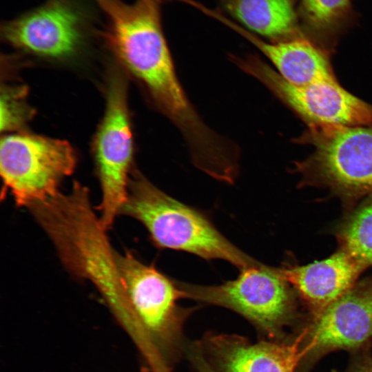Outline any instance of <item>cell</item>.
<instances>
[{
    "label": "cell",
    "instance_id": "cell-7",
    "mask_svg": "<svg viewBox=\"0 0 372 372\" xmlns=\"http://www.w3.org/2000/svg\"><path fill=\"white\" fill-rule=\"evenodd\" d=\"M94 148L102 192L99 218L107 229L126 200L133 156L126 85L118 75L112 76L109 81L105 112Z\"/></svg>",
    "mask_w": 372,
    "mask_h": 372
},
{
    "label": "cell",
    "instance_id": "cell-12",
    "mask_svg": "<svg viewBox=\"0 0 372 372\" xmlns=\"http://www.w3.org/2000/svg\"><path fill=\"white\" fill-rule=\"evenodd\" d=\"M195 9L234 30L259 50L288 83L302 86L335 79L327 52L319 45L298 36L267 42L231 20L218 10L196 2Z\"/></svg>",
    "mask_w": 372,
    "mask_h": 372
},
{
    "label": "cell",
    "instance_id": "cell-3",
    "mask_svg": "<svg viewBox=\"0 0 372 372\" xmlns=\"http://www.w3.org/2000/svg\"><path fill=\"white\" fill-rule=\"evenodd\" d=\"M298 140L314 147L296 163L302 184L326 187L349 199L372 196V127L308 124Z\"/></svg>",
    "mask_w": 372,
    "mask_h": 372
},
{
    "label": "cell",
    "instance_id": "cell-5",
    "mask_svg": "<svg viewBox=\"0 0 372 372\" xmlns=\"http://www.w3.org/2000/svg\"><path fill=\"white\" fill-rule=\"evenodd\" d=\"M76 163L74 150L66 141L28 133L1 140V176L5 191L19 207H28L57 194Z\"/></svg>",
    "mask_w": 372,
    "mask_h": 372
},
{
    "label": "cell",
    "instance_id": "cell-1",
    "mask_svg": "<svg viewBox=\"0 0 372 372\" xmlns=\"http://www.w3.org/2000/svg\"><path fill=\"white\" fill-rule=\"evenodd\" d=\"M28 209L67 270L92 282L123 322L137 325L116 265V250L94 211L89 189L75 181L67 194L59 192Z\"/></svg>",
    "mask_w": 372,
    "mask_h": 372
},
{
    "label": "cell",
    "instance_id": "cell-10",
    "mask_svg": "<svg viewBox=\"0 0 372 372\" xmlns=\"http://www.w3.org/2000/svg\"><path fill=\"white\" fill-rule=\"evenodd\" d=\"M83 13L66 0H50L1 27L2 37L10 45L32 54L61 59L80 45Z\"/></svg>",
    "mask_w": 372,
    "mask_h": 372
},
{
    "label": "cell",
    "instance_id": "cell-11",
    "mask_svg": "<svg viewBox=\"0 0 372 372\" xmlns=\"http://www.w3.org/2000/svg\"><path fill=\"white\" fill-rule=\"evenodd\" d=\"M306 355L352 349L372 339V278L355 285L318 316L307 331Z\"/></svg>",
    "mask_w": 372,
    "mask_h": 372
},
{
    "label": "cell",
    "instance_id": "cell-18",
    "mask_svg": "<svg viewBox=\"0 0 372 372\" xmlns=\"http://www.w3.org/2000/svg\"><path fill=\"white\" fill-rule=\"evenodd\" d=\"M356 372H372V362L363 366L361 369L358 370Z\"/></svg>",
    "mask_w": 372,
    "mask_h": 372
},
{
    "label": "cell",
    "instance_id": "cell-13",
    "mask_svg": "<svg viewBox=\"0 0 372 372\" xmlns=\"http://www.w3.org/2000/svg\"><path fill=\"white\" fill-rule=\"evenodd\" d=\"M278 269L315 317L346 294L364 271L339 249L325 259Z\"/></svg>",
    "mask_w": 372,
    "mask_h": 372
},
{
    "label": "cell",
    "instance_id": "cell-14",
    "mask_svg": "<svg viewBox=\"0 0 372 372\" xmlns=\"http://www.w3.org/2000/svg\"><path fill=\"white\" fill-rule=\"evenodd\" d=\"M299 0H222L243 28L272 41L300 36Z\"/></svg>",
    "mask_w": 372,
    "mask_h": 372
},
{
    "label": "cell",
    "instance_id": "cell-8",
    "mask_svg": "<svg viewBox=\"0 0 372 372\" xmlns=\"http://www.w3.org/2000/svg\"><path fill=\"white\" fill-rule=\"evenodd\" d=\"M232 60L244 72L262 83L308 124L372 125V105L347 91L336 79L298 86L288 83L255 56L233 57Z\"/></svg>",
    "mask_w": 372,
    "mask_h": 372
},
{
    "label": "cell",
    "instance_id": "cell-16",
    "mask_svg": "<svg viewBox=\"0 0 372 372\" xmlns=\"http://www.w3.org/2000/svg\"><path fill=\"white\" fill-rule=\"evenodd\" d=\"M336 238L339 249L363 270L372 266V196L340 225Z\"/></svg>",
    "mask_w": 372,
    "mask_h": 372
},
{
    "label": "cell",
    "instance_id": "cell-6",
    "mask_svg": "<svg viewBox=\"0 0 372 372\" xmlns=\"http://www.w3.org/2000/svg\"><path fill=\"white\" fill-rule=\"evenodd\" d=\"M115 259L134 316L140 328L164 349L176 348L183 323L193 309L181 307L176 280L132 252L115 251Z\"/></svg>",
    "mask_w": 372,
    "mask_h": 372
},
{
    "label": "cell",
    "instance_id": "cell-17",
    "mask_svg": "<svg viewBox=\"0 0 372 372\" xmlns=\"http://www.w3.org/2000/svg\"><path fill=\"white\" fill-rule=\"evenodd\" d=\"M23 87H5L1 96V130H9L20 126L31 114L24 99Z\"/></svg>",
    "mask_w": 372,
    "mask_h": 372
},
{
    "label": "cell",
    "instance_id": "cell-4",
    "mask_svg": "<svg viewBox=\"0 0 372 372\" xmlns=\"http://www.w3.org/2000/svg\"><path fill=\"white\" fill-rule=\"evenodd\" d=\"M182 298L223 307L240 315L270 338L278 336L293 317V288L278 267L261 262L240 271L234 280L201 285L176 280Z\"/></svg>",
    "mask_w": 372,
    "mask_h": 372
},
{
    "label": "cell",
    "instance_id": "cell-2",
    "mask_svg": "<svg viewBox=\"0 0 372 372\" xmlns=\"http://www.w3.org/2000/svg\"><path fill=\"white\" fill-rule=\"evenodd\" d=\"M121 214L142 223L159 249L223 260L240 271L260 263L226 238L204 213L163 192L137 171L130 178Z\"/></svg>",
    "mask_w": 372,
    "mask_h": 372
},
{
    "label": "cell",
    "instance_id": "cell-15",
    "mask_svg": "<svg viewBox=\"0 0 372 372\" xmlns=\"http://www.w3.org/2000/svg\"><path fill=\"white\" fill-rule=\"evenodd\" d=\"M300 28L322 44L334 42L353 22L351 0H299Z\"/></svg>",
    "mask_w": 372,
    "mask_h": 372
},
{
    "label": "cell",
    "instance_id": "cell-19",
    "mask_svg": "<svg viewBox=\"0 0 372 372\" xmlns=\"http://www.w3.org/2000/svg\"><path fill=\"white\" fill-rule=\"evenodd\" d=\"M97 1H99V0H97Z\"/></svg>",
    "mask_w": 372,
    "mask_h": 372
},
{
    "label": "cell",
    "instance_id": "cell-9",
    "mask_svg": "<svg viewBox=\"0 0 372 372\" xmlns=\"http://www.w3.org/2000/svg\"><path fill=\"white\" fill-rule=\"evenodd\" d=\"M304 335L286 344L209 333L192 346L189 357L198 372H296L306 355L301 346Z\"/></svg>",
    "mask_w": 372,
    "mask_h": 372
}]
</instances>
